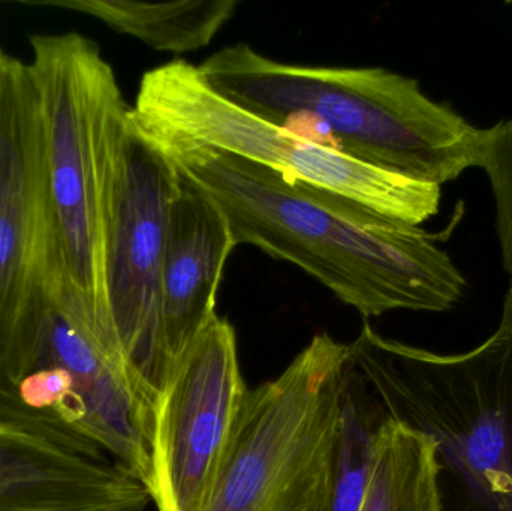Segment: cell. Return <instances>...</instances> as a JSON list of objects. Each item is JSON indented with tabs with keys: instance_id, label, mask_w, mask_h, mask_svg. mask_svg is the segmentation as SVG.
<instances>
[{
	"instance_id": "cell-14",
	"label": "cell",
	"mask_w": 512,
	"mask_h": 511,
	"mask_svg": "<svg viewBox=\"0 0 512 511\" xmlns=\"http://www.w3.org/2000/svg\"><path fill=\"white\" fill-rule=\"evenodd\" d=\"M390 422L384 405L349 362L343 377L330 473L318 511L361 510L369 491L379 444Z\"/></svg>"
},
{
	"instance_id": "cell-3",
	"label": "cell",
	"mask_w": 512,
	"mask_h": 511,
	"mask_svg": "<svg viewBox=\"0 0 512 511\" xmlns=\"http://www.w3.org/2000/svg\"><path fill=\"white\" fill-rule=\"evenodd\" d=\"M156 404L60 272L41 308L0 344V425L111 459L152 495Z\"/></svg>"
},
{
	"instance_id": "cell-16",
	"label": "cell",
	"mask_w": 512,
	"mask_h": 511,
	"mask_svg": "<svg viewBox=\"0 0 512 511\" xmlns=\"http://www.w3.org/2000/svg\"><path fill=\"white\" fill-rule=\"evenodd\" d=\"M481 170L486 173L495 200V230L502 267L512 288V117L487 128Z\"/></svg>"
},
{
	"instance_id": "cell-10",
	"label": "cell",
	"mask_w": 512,
	"mask_h": 511,
	"mask_svg": "<svg viewBox=\"0 0 512 511\" xmlns=\"http://www.w3.org/2000/svg\"><path fill=\"white\" fill-rule=\"evenodd\" d=\"M246 393L236 330L216 314L180 354L156 404L158 511L203 510Z\"/></svg>"
},
{
	"instance_id": "cell-15",
	"label": "cell",
	"mask_w": 512,
	"mask_h": 511,
	"mask_svg": "<svg viewBox=\"0 0 512 511\" xmlns=\"http://www.w3.org/2000/svg\"><path fill=\"white\" fill-rule=\"evenodd\" d=\"M360 511H441L433 441L391 420Z\"/></svg>"
},
{
	"instance_id": "cell-2",
	"label": "cell",
	"mask_w": 512,
	"mask_h": 511,
	"mask_svg": "<svg viewBox=\"0 0 512 511\" xmlns=\"http://www.w3.org/2000/svg\"><path fill=\"white\" fill-rule=\"evenodd\" d=\"M197 68L237 107L277 126L312 120L337 152L388 173L442 188L483 165L487 129L433 101L415 78L384 68L286 65L248 44L225 47Z\"/></svg>"
},
{
	"instance_id": "cell-5",
	"label": "cell",
	"mask_w": 512,
	"mask_h": 511,
	"mask_svg": "<svg viewBox=\"0 0 512 511\" xmlns=\"http://www.w3.org/2000/svg\"><path fill=\"white\" fill-rule=\"evenodd\" d=\"M29 44L30 72L44 110L60 257L69 281L113 338L107 257L125 177L131 107L92 39L66 32L30 35Z\"/></svg>"
},
{
	"instance_id": "cell-9",
	"label": "cell",
	"mask_w": 512,
	"mask_h": 511,
	"mask_svg": "<svg viewBox=\"0 0 512 511\" xmlns=\"http://www.w3.org/2000/svg\"><path fill=\"white\" fill-rule=\"evenodd\" d=\"M179 171L135 126L107 257L111 335L138 383L158 404L171 369L162 327V261Z\"/></svg>"
},
{
	"instance_id": "cell-11",
	"label": "cell",
	"mask_w": 512,
	"mask_h": 511,
	"mask_svg": "<svg viewBox=\"0 0 512 511\" xmlns=\"http://www.w3.org/2000/svg\"><path fill=\"white\" fill-rule=\"evenodd\" d=\"M236 246L222 210L179 173L162 261V327L171 372L215 317L225 264Z\"/></svg>"
},
{
	"instance_id": "cell-6",
	"label": "cell",
	"mask_w": 512,
	"mask_h": 511,
	"mask_svg": "<svg viewBox=\"0 0 512 511\" xmlns=\"http://www.w3.org/2000/svg\"><path fill=\"white\" fill-rule=\"evenodd\" d=\"M349 362V344L321 333L248 390L201 511H318Z\"/></svg>"
},
{
	"instance_id": "cell-1",
	"label": "cell",
	"mask_w": 512,
	"mask_h": 511,
	"mask_svg": "<svg viewBox=\"0 0 512 511\" xmlns=\"http://www.w3.org/2000/svg\"><path fill=\"white\" fill-rule=\"evenodd\" d=\"M137 126V125H135ZM222 210L236 245L289 261L363 317L447 312L465 275L420 227L331 192L289 183L233 153L141 132Z\"/></svg>"
},
{
	"instance_id": "cell-13",
	"label": "cell",
	"mask_w": 512,
	"mask_h": 511,
	"mask_svg": "<svg viewBox=\"0 0 512 511\" xmlns=\"http://www.w3.org/2000/svg\"><path fill=\"white\" fill-rule=\"evenodd\" d=\"M39 5L60 6L92 15L107 26L135 36L149 47L168 53H188L207 47L233 18L236 0H59Z\"/></svg>"
},
{
	"instance_id": "cell-8",
	"label": "cell",
	"mask_w": 512,
	"mask_h": 511,
	"mask_svg": "<svg viewBox=\"0 0 512 511\" xmlns=\"http://www.w3.org/2000/svg\"><path fill=\"white\" fill-rule=\"evenodd\" d=\"M62 270L41 96L29 62L0 47V344Z\"/></svg>"
},
{
	"instance_id": "cell-7",
	"label": "cell",
	"mask_w": 512,
	"mask_h": 511,
	"mask_svg": "<svg viewBox=\"0 0 512 511\" xmlns=\"http://www.w3.org/2000/svg\"><path fill=\"white\" fill-rule=\"evenodd\" d=\"M131 119L144 134L233 153L289 183L348 198L403 224L420 227L441 207V186L388 173L265 122L213 92L197 66L185 60L143 75Z\"/></svg>"
},
{
	"instance_id": "cell-12",
	"label": "cell",
	"mask_w": 512,
	"mask_h": 511,
	"mask_svg": "<svg viewBox=\"0 0 512 511\" xmlns=\"http://www.w3.org/2000/svg\"><path fill=\"white\" fill-rule=\"evenodd\" d=\"M146 486L111 459H92L0 425V511H144Z\"/></svg>"
},
{
	"instance_id": "cell-17",
	"label": "cell",
	"mask_w": 512,
	"mask_h": 511,
	"mask_svg": "<svg viewBox=\"0 0 512 511\" xmlns=\"http://www.w3.org/2000/svg\"><path fill=\"white\" fill-rule=\"evenodd\" d=\"M499 326L508 333L512 342V288L505 294L504 308H502V320Z\"/></svg>"
},
{
	"instance_id": "cell-4",
	"label": "cell",
	"mask_w": 512,
	"mask_h": 511,
	"mask_svg": "<svg viewBox=\"0 0 512 511\" xmlns=\"http://www.w3.org/2000/svg\"><path fill=\"white\" fill-rule=\"evenodd\" d=\"M351 363L393 422L435 444L441 511H512V342L439 354L364 324Z\"/></svg>"
}]
</instances>
